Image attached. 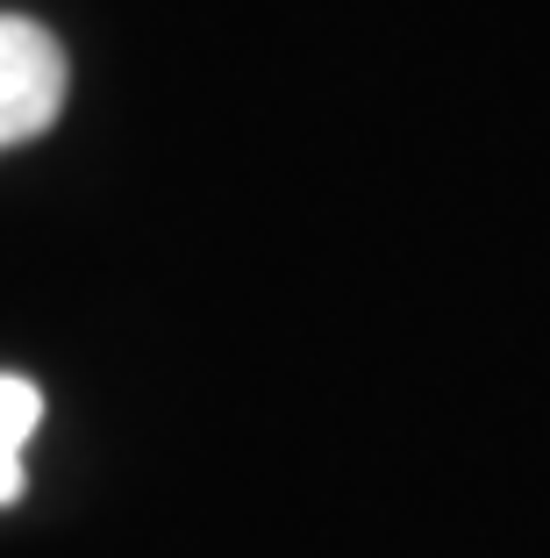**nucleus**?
I'll use <instances>...</instances> for the list:
<instances>
[{
    "label": "nucleus",
    "mask_w": 550,
    "mask_h": 558,
    "mask_svg": "<svg viewBox=\"0 0 550 558\" xmlns=\"http://www.w3.org/2000/svg\"><path fill=\"white\" fill-rule=\"evenodd\" d=\"M36 423H44V395H36V379L0 373V509L22 494V444L36 437Z\"/></svg>",
    "instance_id": "obj_2"
},
{
    "label": "nucleus",
    "mask_w": 550,
    "mask_h": 558,
    "mask_svg": "<svg viewBox=\"0 0 550 558\" xmlns=\"http://www.w3.org/2000/svg\"><path fill=\"white\" fill-rule=\"evenodd\" d=\"M65 108V50L44 22L0 15V150L29 144Z\"/></svg>",
    "instance_id": "obj_1"
}]
</instances>
